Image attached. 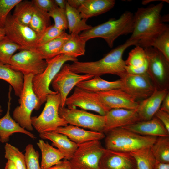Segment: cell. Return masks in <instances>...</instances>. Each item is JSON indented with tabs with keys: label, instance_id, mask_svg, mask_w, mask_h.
Listing matches in <instances>:
<instances>
[{
	"label": "cell",
	"instance_id": "cell-1",
	"mask_svg": "<svg viewBox=\"0 0 169 169\" xmlns=\"http://www.w3.org/2000/svg\"><path fill=\"white\" fill-rule=\"evenodd\" d=\"M163 7L162 1L146 8H138L133 15V29L129 39L137 41V46L143 48L150 47L157 37L169 28L161 15Z\"/></svg>",
	"mask_w": 169,
	"mask_h": 169
},
{
	"label": "cell",
	"instance_id": "cell-2",
	"mask_svg": "<svg viewBox=\"0 0 169 169\" xmlns=\"http://www.w3.org/2000/svg\"><path fill=\"white\" fill-rule=\"evenodd\" d=\"M136 41L128 39L124 44L111 50L99 60L91 62H73L69 64L70 70L75 73L89 74L94 77L107 74L120 77L126 72L125 60L123 59L124 51L131 45H137Z\"/></svg>",
	"mask_w": 169,
	"mask_h": 169
},
{
	"label": "cell",
	"instance_id": "cell-3",
	"mask_svg": "<svg viewBox=\"0 0 169 169\" xmlns=\"http://www.w3.org/2000/svg\"><path fill=\"white\" fill-rule=\"evenodd\" d=\"M133 15L130 11H125L118 19H110L83 31L79 35L86 42L94 38H101L111 48L114 42L119 37L132 33Z\"/></svg>",
	"mask_w": 169,
	"mask_h": 169
},
{
	"label": "cell",
	"instance_id": "cell-4",
	"mask_svg": "<svg viewBox=\"0 0 169 169\" xmlns=\"http://www.w3.org/2000/svg\"><path fill=\"white\" fill-rule=\"evenodd\" d=\"M106 133V149L129 153L151 146L157 137L141 135L123 127L113 129Z\"/></svg>",
	"mask_w": 169,
	"mask_h": 169
},
{
	"label": "cell",
	"instance_id": "cell-5",
	"mask_svg": "<svg viewBox=\"0 0 169 169\" xmlns=\"http://www.w3.org/2000/svg\"><path fill=\"white\" fill-rule=\"evenodd\" d=\"M45 60L47 63L46 68L40 74L33 76L32 80L33 90L41 105L46 102L48 95L55 92L50 89L49 86L63 65L68 61H78L77 58L64 54Z\"/></svg>",
	"mask_w": 169,
	"mask_h": 169
},
{
	"label": "cell",
	"instance_id": "cell-6",
	"mask_svg": "<svg viewBox=\"0 0 169 169\" xmlns=\"http://www.w3.org/2000/svg\"><path fill=\"white\" fill-rule=\"evenodd\" d=\"M33 77L31 74L24 75L23 88L18 100L20 105L14 109L13 115V119L28 131L33 130L31 122L33 110H38L41 106L33 89Z\"/></svg>",
	"mask_w": 169,
	"mask_h": 169
},
{
	"label": "cell",
	"instance_id": "cell-7",
	"mask_svg": "<svg viewBox=\"0 0 169 169\" xmlns=\"http://www.w3.org/2000/svg\"><path fill=\"white\" fill-rule=\"evenodd\" d=\"M61 98L57 92L48 95L44 107L38 116L31 117L33 127L39 133L54 131L57 128L68 125L65 120L59 115Z\"/></svg>",
	"mask_w": 169,
	"mask_h": 169
},
{
	"label": "cell",
	"instance_id": "cell-8",
	"mask_svg": "<svg viewBox=\"0 0 169 169\" xmlns=\"http://www.w3.org/2000/svg\"><path fill=\"white\" fill-rule=\"evenodd\" d=\"M148 62L147 73L155 89H169V61L157 49L144 48Z\"/></svg>",
	"mask_w": 169,
	"mask_h": 169
},
{
	"label": "cell",
	"instance_id": "cell-9",
	"mask_svg": "<svg viewBox=\"0 0 169 169\" xmlns=\"http://www.w3.org/2000/svg\"><path fill=\"white\" fill-rule=\"evenodd\" d=\"M105 150L100 140L79 145L69 160L71 169H99V161Z\"/></svg>",
	"mask_w": 169,
	"mask_h": 169
},
{
	"label": "cell",
	"instance_id": "cell-10",
	"mask_svg": "<svg viewBox=\"0 0 169 169\" xmlns=\"http://www.w3.org/2000/svg\"><path fill=\"white\" fill-rule=\"evenodd\" d=\"M3 29L5 36L22 50H33L38 46L39 37L29 26L15 20L9 14Z\"/></svg>",
	"mask_w": 169,
	"mask_h": 169
},
{
	"label": "cell",
	"instance_id": "cell-11",
	"mask_svg": "<svg viewBox=\"0 0 169 169\" xmlns=\"http://www.w3.org/2000/svg\"><path fill=\"white\" fill-rule=\"evenodd\" d=\"M8 64L24 75L31 74L35 76L44 71L47 63L36 49L20 50L12 56Z\"/></svg>",
	"mask_w": 169,
	"mask_h": 169
},
{
	"label": "cell",
	"instance_id": "cell-12",
	"mask_svg": "<svg viewBox=\"0 0 169 169\" xmlns=\"http://www.w3.org/2000/svg\"><path fill=\"white\" fill-rule=\"evenodd\" d=\"M59 113V116L68 124L103 132L105 123V116L94 114L83 110L60 106Z\"/></svg>",
	"mask_w": 169,
	"mask_h": 169
},
{
	"label": "cell",
	"instance_id": "cell-13",
	"mask_svg": "<svg viewBox=\"0 0 169 169\" xmlns=\"http://www.w3.org/2000/svg\"><path fill=\"white\" fill-rule=\"evenodd\" d=\"M69 64H65L56 74L51 84L55 91L58 92L61 98L60 107L65 106V101L71 90L80 82L90 79L94 76L89 74H79L71 71Z\"/></svg>",
	"mask_w": 169,
	"mask_h": 169
},
{
	"label": "cell",
	"instance_id": "cell-14",
	"mask_svg": "<svg viewBox=\"0 0 169 169\" xmlns=\"http://www.w3.org/2000/svg\"><path fill=\"white\" fill-rule=\"evenodd\" d=\"M120 77L121 89L135 100L148 98L155 89L147 73L134 74L125 72Z\"/></svg>",
	"mask_w": 169,
	"mask_h": 169
},
{
	"label": "cell",
	"instance_id": "cell-15",
	"mask_svg": "<svg viewBox=\"0 0 169 169\" xmlns=\"http://www.w3.org/2000/svg\"><path fill=\"white\" fill-rule=\"evenodd\" d=\"M65 105L69 108L79 107L83 110L95 112L105 116L108 110L100 100L96 93L88 91L76 86L73 94L68 97Z\"/></svg>",
	"mask_w": 169,
	"mask_h": 169
},
{
	"label": "cell",
	"instance_id": "cell-16",
	"mask_svg": "<svg viewBox=\"0 0 169 169\" xmlns=\"http://www.w3.org/2000/svg\"><path fill=\"white\" fill-rule=\"evenodd\" d=\"M102 104L109 111L114 109L136 110L139 103L121 89L96 93Z\"/></svg>",
	"mask_w": 169,
	"mask_h": 169
},
{
	"label": "cell",
	"instance_id": "cell-17",
	"mask_svg": "<svg viewBox=\"0 0 169 169\" xmlns=\"http://www.w3.org/2000/svg\"><path fill=\"white\" fill-rule=\"evenodd\" d=\"M99 169H137L130 153L107 149L100 160Z\"/></svg>",
	"mask_w": 169,
	"mask_h": 169
},
{
	"label": "cell",
	"instance_id": "cell-18",
	"mask_svg": "<svg viewBox=\"0 0 169 169\" xmlns=\"http://www.w3.org/2000/svg\"><path fill=\"white\" fill-rule=\"evenodd\" d=\"M105 126L103 133L115 128L123 127L141 121L136 110L114 109L105 115Z\"/></svg>",
	"mask_w": 169,
	"mask_h": 169
},
{
	"label": "cell",
	"instance_id": "cell-19",
	"mask_svg": "<svg viewBox=\"0 0 169 169\" xmlns=\"http://www.w3.org/2000/svg\"><path fill=\"white\" fill-rule=\"evenodd\" d=\"M12 87L10 85L9 89L7 112L3 117L0 118V142L2 143H7L10 136L16 133L25 134L34 139L36 137L34 134L22 127L10 116Z\"/></svg>",
	"mask_w": 169,
	"mask_h": 169
},
{
	"label": "cell",
	"instance_id": "cell-20",
	"mask_svg": "<svg viewBox=\"0 0 169 169\" xmlns=\"http://www.w3.org/2000/svg\"><path fill=\"white\" fill-rule=\"evenodd\" d=\"M168 92L169 89L159 90L155 89L151 95L139 103L136 110L141 121L149 120L154 116Z\"/></svg>",
	"mask_w": 169,
	"mask_h": 169
},
{
	"label": "cell",
	"instance_id": "cell-21",
	"mask_svg": "<svg viewBox=\"0 0 169 169\" xmlns=\"http://www.w3.org/2000/svg\"><path fill=\"white\" fill-rule=\"evenodd\" d=\"M53 131L65 135L78 145L91 141H100L105 136L103 132L86 130L81 127L68 125L59 127Z\"/></svg>",
	"mask_w": 169,
	"mask_h": 169
},
{
	"label": "cell",
	"instance_id": "cell-22",
	"mask_svg": "<svg viewBox=\"0 0 169 169\" xmlns=\"http://www.w3.org/2000/svg\"><path fill=\"white\" fill-rule=\"evenodd\" d=\"M123 128L143 136H169V132L156 117L146 121H140Z\"/></svg>",
	"mask_w": 169,
	"mask_h": 169
},
{
	"label": "cell",
	"instance_id": "cell-23",
	"mask_svg": "<svg viewBox=\"0 0 169 169\" xmlns=\"http://www.w3.org/2000/svg\"><path fill=\"white\" fill-rule=\"evenodd\" d=\"M39 136L42 139L51 141L53 146L64 154V159L69 161L73 156L78 146L65 135L53 131L39 133Z\"/></svg>",
	"mask_w": 169,
	"mask_h": 169
},
{
	"label": "cell",
	"instance_id": "cell-24",
	"mask_svg": "<svg viewBox=\"0 0 169 169\" xmlns=\"http://www.w3.org/2000/svg\"><path fill=\"white\" fill-rule=\"evenodd\" d=\"M114 0H85L78 9L83 19L89 18L105 13L114 6Z\"/></svg>",
	"mask_w": 169,
	"mask_h": 169
},
{
	"label": "cell",
	"instance_id": "cell-25",
	"mask_svg": "<svg viewBox=\"0 0 169 169\" xmlns=\"http://www.w3.org/2000/svg\"><path fill=\"white\" fill-rule=\"evenodd\" d=\"M42 154L41 169H48L65 158L64 154L48 142L40 140L37 143Z\"/></svg>",
	"mask_w": 169,
	"mask_h": 169
},
{
	"label": "cell",
	"instance_id": "cell-26",
	"mask_svg": "<svg viewBox=\"0 0 169 169\" xmlns=\"http://www.w3.org/2000/svg\"><path fill=\"white\" fill-rule=\"evenodd\" d=\"M121 86L120 79L110 81L105 80L100 76H95L90 79L79 82L76 86L88 91L97 93L121 89Z\"/></svg>",
	"mask_w": 169,
	"mask_h": 169
},
{
	"label": "cell",
	"instance_id": "cell-27",
	"mask_svg": "<svg viewBox=\"0 0 169 169\" xmlns=\"http://www.w3.org/2000/svg\"><path fill=\"white\" fill-rule=\"evenodd\" d=\"M0 79L10 84L15 95L20 97L24 83V75L21 73L12 69L8 64L0 62Z\"/></svg>",
	"mask_w": 169,
	"mask_h": 169
},
{
	"label": "cell",
	"instance_id": "cell-28",
	"mask_svg": "<svg viewBox=\"0 0 169 169\" xmlns=\"http://www.w3.org/2000/svg\"><path fill=\"white\" fill-rule=\"evenodd\" d=\"M65 10L68 28L70 34H79L80 32L88 30L92 27L87 24V20L82 18L78 9L70 6L66 1Z\"/></svg>",
	"mask_w": 169,
	"mask_h": 169
},
{
	"label": "cell",
	"instance_id": "cell-29",
	"mask_svg": "<svg viewBox=\"0 0 169 169\" xmlns=\"http://www.w3.org/2000/svg\"><path fill=\"white\" fill-rule=\"evenodd\" d=\"M69 36L70 34L65 32L54 39L38 46L36 49L44 59H51L59 54L61 49Z\"/></svg>",
	"mask_w": 169,
	"mask_h": 169
},
{
	"label": "cell",
	"instance_id": "cell-30",
	"mask_svg": "<svg viewBox=\"0 0 169 169\" xmlns=\"http://www.w3.org/2000/svg\"><path fill=\"white\" fill-rule=\"evenodd\" d=\"M86 42L79 34L71 33L61 49L59 54H65L76 58L84 55Z\"/></svg>",
	"mask_w": 169,
	"mask_h": 169
},
{
	"label": "cell",
	"instance_id": "cell-31",
	"mask_svg": "<svg viewBox=\"0 0 169 169\" xmlns=\"http://www.w3.org/2000/svg\"><path fill=\"white\" fill-rule=\"evenodd\" d=\"M14 8L12 15L13 18L21 23L28 26L35 8L32 0H21Z\"/></svg>",
	"mask_w": 169,
	"mask_h": 169
},
{
	"label": "cell",
	"instance_id": "cell-32",
	"mask_svg": "<svg viewBox=\"0 0 169 169\" xmlns=\"http://www.w3.org/2000/svg\"><path fill=\"white\" fill-rule=\"evenodd\" d=\"M130 153L135 160L137 169H153L156 160L151 146L142 148Z\"/></svg>",
	"mask_w": 169,
	"mask_h": 169
},
{
	"label": "cell",
	"instance_id": "cell-33",
	"mask_svg": "<svg viewBox=\"0 0 169 169\" xmlns=\"http://www.w3.org/2000/svg\"><path fill=\"white\" fill-rule=\"evenodd\" d=\"M50 18L48 12L35 6L34 10L28 26L39 37L46 29L51 25Z\"/></svg>",
	"mask_w": 169,
	"mask_h": 169
},
{
	"label": "cell",
	"instance_id": "cell-34",
	"mask_svg": "<svg viewBox=\"0 0 169 169\" xmlns=\"http://www.w3.org/2000/svg\"><path fill=\"white\" fill-rule=\"evenodd\" d=\"M151 148L156 161L169 163V136L157 137Z\"/></svg>",
	"mask_w": 169,
	"mask_h": 169
},
{
	"label": "cell",
	"instance_id": "cell-35",
	"mask_svg": "<svg viewBox=\"0 0 169 169\" xmlns=\"http://www.w3.org/2000/svg\"><path fill=\"white\" fill-rule=\"evenodd\" d=\"M18 50H21L20 47L5 36L0 40V62L8 64Z\"/></svg>",
	"mask_w": 169,
	"mask_h": 169
},
{
	"label": "cell",
	"instance_id": "cell-36",
	"mask_svg": "<svg viewBox=\"0 0 169 169\" xmlns=\"http://www.w3.org/2000/svg\"><path fill=\"white\" fill-rule=\"evenodd\" d=\"M125 62L126 66L135 68L141 67L147 63V60L144 48L136 46L129 52Z\"/></svg>",
	"mask_w": 169,
	"mask_h": 169
},
{
	"label": "cell",
	"instance_id": "cell-37",
	"mask_svg": "<svg viewBox=\"0 0 169 169\" xmlns=\"http://www.w3.org/2000/svg\"><path fill=\"white\" fill-rule=\"evenodd\" d=\"M4 149L5 158L13 161L18 169H26L24 155L18 148L7 142Z\"/></svg>",
	"mask_w": 169,
	"mask_h": 169
},
{
	"label": "cell",
	"instance_id": "cell-38",
	"mask_svg": "<svg viewBox=\"0 0 169 169\" xmlns=\"http://www.w3.org/2000/svg\"><path fill=\"white\" fill-rule=\"evenodd\" d=\"M150 47L158 49L169 61V28L157 37Z\"/></svg>",
	"mask_w": 169,
	"mask_h": 169
},
{
	"label": "cell",
	"instance_id": "cell-39",
	"mask_svg": "<svg viewBox=\"0 0 169 169\" xmlns=\"http://www.w3.org/2000/svg\"><path fill=\"white\" fill-rule=\"evenodd\" d=\"M24 155L26 169H41L39 163V154L31 144L28 145Z\"/></svg>",
	"mask_w": 169,
	"mask_h": 169
},
{
	"label": "cell",
	"instance_id": "cell-40",
	"mask_svg": "<svg viewBox=\"0 0 169 169\" xmlns=\"http://www.w3.org/2000/svg\"><path fill=\"white\" fill-rule=\"evenodd\" d=\"M48 13L50 17L53 19L54 22V24L56 28L64 31L68 28L65 9L57 6Z\"/></svg>",
	"mask_w": 169,
	"mask_h": 169
},
{
	"label": "cell",
	"instance_id": "cell-41",
	"mask_svg": "<svg viewBox=\"0 0 169 169\" xmlns=\"http://www.w3.org/2000/svg\"><path fill=\"white\" fill-rule=\"evenodd\" d=\"M21 0H0V28H3L11 10Z\"/></svg>",
	"mask_w": 169,
	"mask_h": 169
},
{
	"label": "cell",
	"instance_id": "cell-42",
	"mask_svg": "<svg viewBox=\"0 0 169 169\" xmlns=\"http://www.w3.org/2000/svg\"><path fill=\"white\" fill-rule=\"evenodd\" d=\"M64 33L65 31L57 28L54 24L51 25L39 37L38 47L60 36Z\"/></svg>",
	"mask_w": 169,
	"mask_h": 169
},
{
	"label": "cell",
	"instance_id": "cell-43",
	"mask_svg": "<svg viewBox=\"0 0 169 169\" xmlns=\"http://www.w3.org/2000/svg\"><path fill=\"white\" fill-rule=\"evenodd\" d=\"M32 1L36 7L48 13L57 7L53 0H32Z\"/></svg>",
	"mask_w": 169,
	"mask_h": 169
},
{
	"label": "cell",
	"instance_id": "cell-44",
	"mask_svg": "<svg viewBox=\"0 0 169 169\" xmlns=\"http://www.w3.org/2000/svg\"><path fill=\"white\" fill-rule=\"evenodd\" d=\"M154 116L160 120L169 132V113L159 109Z\"/></svg>",
	"mask_w": 169,
	"mask_h": 169
},
{
	"label": "cell",
	"instance_id": "cell-45",
	"mask_svg": "<svg viewBox=\"0 0 169 169\" xmlns=\"http://www.w3.org/2000/svg\"><path fill=\"white\" fill-rule=\"evenodd\" d=\"M48 169H71V167L69 161L64 159Z\"/></svg>",
	"mask_w": 169,
	"mask_h": 169
},
{
	"label": "cell",
	"instance_id": "cell-46",
	"mask_svg": "<svg viewBox=\"0 0 169 169\" xmlns=\"http://www.w3.org/2000/svg\"><path fill=\"white\" fill-rule=\"evenodd\" d=\"M160 109L169 113V92L164 98Z\"/></svg>",
	"mask_w": 169,
	"mask_h": 169
},
{
	"label": "cell",
	"instance_id": "cell-47",
	"mask_svg": "<svg viewBox=\"0 0 169 169\" xmlns=\"http://www.w3.org/2000/svg\"><path fill=\"white\" fill-rule=\"evenodd\" d=\"M66 1L70 6L78 9L85 2V0H68Z\"/></svg>",
	"mask_w": 169,
	"mask_h": 169
},
{
	"label": "cell",
	"instance_id": "cell-48",
	"mask_svg": "<svg viewBox=\"0 0 169 169\" xmlns=\"http://www.w3.org/2000/svg\"><path fill=\"white\" fill-rule=\"evenodd\" d=\"M153 169H169V163H161L156 161Z\"/></svg>",
	"mask_w": 169,
	"mask_h": 169
},
{
	"label": "cell",
	"instance_id": "cell-49",
	"mask_svg": "<svg viewBox=\"0 0 169 169\" xmlns=\"http://www.w3.org/2000/svg\"><path fill=\"white\" fill-rule=\"evenodd\" d=\"M56 5L59 8L65 9L66 1L64 0H54Z\"/></svg>",
	"mask_w": 169,
	"mask_h": 169
},
{
	"label": "cell",
	"instance_id": "cell-50",
	"mask_svg": "<svg viewBox=\"0 0 169 169\" xmlns=\"http://www.w3.org/2000/svg\"><path fill=\"white\" fill-rule=\"evenodd\" d=\"M5 169H18L14 163L11 161L8 160L6 162Z\"/></svg>",
	"mask_w": 169,
	"mask_h": 169
},
{
	"label": "cell",
	"instance_id": "cell-51",
	"mask_svg": "<svg viewBox=\"0 0 169 169\" xmlns=\"http://www.w3.org/2000/svg\"><path fill=\"white\" fill-rule=\"evenodd\" d=\"M5 36L3 28H0V40Z\"/></svg>",
	"mask_w": 169,
	"mask_h": 169
},
{
	"label": "cell",
	"instance_id": "cell-52",
	"mask_svg": "<svg viewBox=\"0 0 169 169\" xmlns=\"http://www.w3.org/2000/svg\"><path fill=\"white\" fill-rule=\"evenodd\" d=\"M2 112H3V110L2 109V106L0 105V116L2 115Z\"/></svg>",
	"mask_w": 169,
	"mask_h": 169
}]
</instances>
